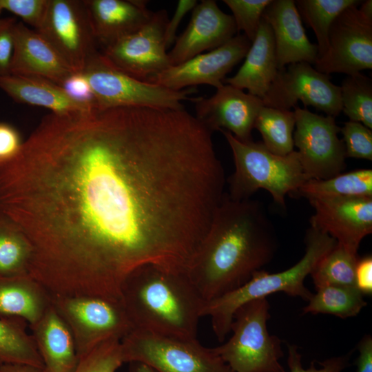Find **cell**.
I'll use <instances>...</instances> for the list:
<instances>
[{"instance_id": "cell-1", "label": "cell", "mask_w": 372, "mask_h": 372, "mask_svg": "<svg viewBox=\"0 0 372 372\" xmlns=\"http://www.w3.org/2000/svg\"><path fill=\"white\" fill-rule=\"evenodd\" d=\"M212 204L198 145L163 109L51 113L0 163V211L28 239L29 275L52 297L120 300L140 267L181 270Z\"/></svg>"}, {"instance_id": "cell-2", "label": "cell", "mask_w": 372, "mask_h": 372, "mask_svg": "<svg viewBox=\"0 0 372 372\" xmlns=\"http://www.w3.org/2000/svg\"><path fill=\"white\" fill-rule=\"evenodd\" d=\"M275 228L262 205L225 192L185 274L205 302L244 285L274 258Z\"/></svg>"}, {"instance_id": "cell-3", "label": "cell", "mask_w": 372, "mask_h": 372, "mask_svg": "<svg viewBox=\"0 0 372 372\" xmlns=\"http://www.w3.org/2000/svg\"><path fill=\"white\" fill-rule=\"evenodd\" d=\"M121 302L134 329L187 339L197 338L205 303L185 273L152 265L129 275Z\"/></svg>"}, {"instance_id": "cell-4", "label": "cell", "mask_w": 372, "mask_h": 372, "mask_svg": "<svg viewBox=\"0 0 372 372\" xmlns=\"http://www.w3.org/2000/svg\"><path fill=\"white\" fill-rule=\"evenodd\" d=\"M304 243V256L290 268L273 273L260 270L240 287L205 302L203 317L210 318L213 331L219 342H223L230 332L235 311L249 301L267 298L278 292L306 301L310 299L313 293L306 287L304 280L318 260L337 242L328 234L310 227L307 231Z\"/></svg>"}, {"instance_id": "cell-5", "label": "cell", "mask_w": 372, "mask_h": 372, "mask_svg": "<svg viewBox=\"0 0 372 372\" xmlns=\"http://www.w3.org/2000/svg\"><path fill=\"white\" fill-rule=\"evenodd\" d=\"M220 132L231 148L235 166L234 172L227 180V195L234 200L249 199L263 189L276 203L285 208L287 195L290 196L308 180L298 152L277 155L262 142H243L227 131Z\"/></svg>"}, {"instance_id": "cell-6", "label": "cell", "mask_w": 372, "mask_h": 372, "mask_svg": "<svg viewBox=\"0 0 372 372\" xmlns=\"http://www.w3.org/2000/svg\"><path fill=\"white\" fill-rule=\"evenodd\" d=\"M269 309L267 298L240 306L233 316L231 336L214 348L233 372H287L280 362L282 340L267 329Z\"/></svg>"}, {"instance_id": "cell-7", "label": "cell", "mask_w": 372, "mask_h": 372, "mask_svg": "<svg viewBox=\"0 0 372 372\" xmlns=\"http://www.w3.org/2000/svg\"><path fill=\"white\" fill-rule=\"evenodd\" d=\"M123 362H139L157 372H233L214 348L187 339L133 329L121 340Z\"/></svg>"}, {"instance_id": "cell-8", "label": "cell", "mask_w": 372, "mask_h": 372, "mask_svg": "<svg viewBox=\"0 0 372 372\" xmlns=\"http://www.w3.org/2000/svg\"><path fill=\"white\" fill-rule=\"evenodd\" d=\"M92 90L95 106L100 109L116 107H149L182 110V101L191 100L194 87L174 91L132 78L112 67L101 52L82 72Z\"/></svg>"}, {"instance_id": "cell-9", "label": "cell", "mask_w": 372, "mask_h": 372, "mask_svg": "<svg viewBox=\"0 0 372 372\" xmlns=\"http://www.w3.org/2000/svg\"><path fill=\"white\" fill-rule=\"evenodd\" d=\"M69 327L79 360L102 342L122 339L134 327L121 300L97 296L52 297Z\"/></svg>"}, {"instance_id": "cell-10", "label": "cell", "mask_w": 372, "mask_h": 372, "mask_svg": "<svg viewBox=\"0 0 372 372\" xmlns=\"http://www.w3.org/2000/svg\"><path fill=\"white\" fill-rule=\"evenodd\" d=\"M35 30L74 72H83L99 52L84 1L49 0L43 21Z\"/></svg>"}, {"instance_id": "cell-11", "label": "cell", "mask_w": 372, "mask_h": 372, "mask_svg": "<svg viewBox=\"0 0 372 372\" xmlns=\"http://www.w3.org/2000/svg\"><path fill=\"white\" fill-rule=\"evenodd\" d=\"M296 130L293 143L309 179L324 180L342 173L347 167L340 127L335 117L313 113L307 108L294 107Z\"/></svg>"}, {"instance_id": "cell-12", "label": "cell", "mask_w": 372, "mask_h": 372, "mask_svg": "<svg viewBox=\"0 0 372 372\" xmlns=\"http://www.w3.org/2000/svg\"><path fill=\"white\" fill-rule=\"evenodd\" d=\"M267 107L290 110L300 101L327 116L335 117L342 110L340 87L307 62L291 63L280 68L262 99Z\"/></svg>"}, {"instance_id": "cell-13", "label": "cell", "mask_w": 372, "mask_h": 372, "mask_svg": "<svg viewBox=\"0 0 372 372\" xmlns=\"http://www.w3.org/2000/svg\"><path fill=\"white\" fill-rule=\"evenodd\" d=\"M360 3L345 9L333 22L327 50L314 63L318 71L349 76L372 68V18L359 10Z\"/></svg>"}, {"instance_id": "cell-14", "label": "cell", "mask_w": 372, "mask_h": 372, "mask_svg": "<svg viewBox=\"0 0 372 372\" xmlns=\"http://www.w3.org/2000/svg\"><path fill=\"white\" fill-rule=\"evenodd\" d=\"M167 21L165 10L153 12L141 29L104 48L101 53L114 68L147 82L171 66L165 42Z\"/></svg>"}, {"instance_id": "cell-15", "label": "cell", "mask_w": 372, "mask_h": 372, "mask_svg": "<svg viewBox=\"0 0 372 372\" xmlns=\"http://www.w3.org/2000/svg\"><path fill=\"white\" fill-rule=\"evenodd\" d=\"M251 41L243 34L235 35L220 47L171 65L147 80L174 91L206 84L218 88L226 75L246 56Z\"/></svg>"}, {"instance_id": "cell-16", "label": "cell", "mask_w": 372, "mask_h": 372, "mask_svg": "<svg viewBox=\"0 0 372 372\" xmlns=\"http://www.w3.org/2000/svg\"><path fill=\"white\" fill-rule=\"evenodd\" d=\"M308 200L314 209L311 227L358 253L363 238L372 232V197H321Z\"/></svg>"}, {"instance_id": "cell-17", "label": "cell", "mask_w": 372, "mask_h": 372, "mask_svg": "<svg viewBox=\"0 0 372 372\" xmlns=\"http://www.w3.org/2000/svg\"><path fill=\"white\" fill-rule=\"evenodd\" d=\"M194 115L212 133L225 130L240 141L252 140L251 132L262 99L229 84L216 88L209 98L195 97Z\"/></svg>"}, {"instance_id": "cell-18", "label": "cell", "mask_w": 372, "mask_h": 372, "mask_svg": "<svg viewBox=\"0 0 372 372\" xmlns=\"http://www.w3.org/2000/svg\"><path fill=\"white\" fill-rule=\"evenodd\" d=\"M232 15L223 12L214 0H203L192 12L184 32L167 52L171 65L180 64L205 50H212L236 35Z\"/></svg>"}, {"instance_id": "cell-19", "label": "cell", "mask_w": 372, "mask_h": 372, "mask_svg": "<svg viewBox=\"0 0 372 372\" xmlns=\"http://www.w3.org/2000/svg\"><path fill=\"white\" fill-rule=\"evenodd\" d=\"M262 19L270 26L278 69L298 62L314 65L318 50L309 40L293 0H271Z\"/></svg>"}, {"instance_id": "cell-20", "label": "cell", "mask_w": 372, "mask_h": 372, "mask_svg": "<svg viewBox=\"0 0 372 372\" xmlns=\"http://www.w3.org/2000/svg\"><path fill=\"white\" fill-rule=\"evenodd\" d=\"M13 39L11 74L41 77L61 85L74 72L51 45L23 22L15 23Z\"/></svg>"}, {"instance_id": "cell-21", "label": "cell", "mask_w": 372, "mask_h": 372, "mask_svg": "<svg viewBox=\"0 0 372 372\" xmlns=\"http://www.w3.org/2000/svg\"><path fill=\"white\" fill-rule=\"evenodd\" d=\"M97 45L102 49L136 32L153 12L143 0H84Z\"/></svg>"}, {"instance_id": "cell-22", "label": "cell", "mask_w": 372, "mask_h": 372, "mask_svg": "<svg viewBox=\"0 0 372 372\" xmlns=\"http://www.w3.org/2000/svg\"><path fill=\"white\" fill-rule=\"evenodd\" d=\"M244 59L236 74L225 78L223 83L242 90L246 89L249 94L262 99L278 70L273 33L262 18Z\"/></svg>"}, {"instance_id": "cell-23", "label": "cell", "mask_w": 372, "mask_h": 372, "mask_svg": "<svg viewBox=\"0 0 372 372\" xmlns=\"http://www.w3.org/2000/svg\"><path fill=\"white\" fill-rule=\"evenodd\" d=\"M45 372H74L79 364L72 333L52 305L30 326Z\"/></svg>"}, {"instance_id": "cell-24", "label": "cell", "mask_w": 372, "mask_h": 372, "mask_svg": "<svg viewBox=\"0 0 372 372\" xmlns=\"http://www.w3.org/2000/svg\"><path fill=\"white\" fill-rule=\"evenodd\" d=\"M0 88L18 103L45 107L56 114L95 107L73 100L61 86L38 76L10 74L0 79Z\"/></svg>"}, {"instance_id": "cell-25", "label": "cell", "mask_w": 372, "mask_h": 372, "mask_svg": "<svg viewBox=\"0 0 372 372\" xmlns=\"http://www.w3.org/2000/svg\"><path fill=\"white\" fill-rule=\"evenodd\" d=\"M51 305V295L29 274L0 277V318L21 319L31 326Z\"/></svg>"}, {"instance_id": "cell-26", "label": "cell", "mask_w": 372, "mask_h": 372, "mask_svg": "<svg viewBox=\"0 0 372 372\" xmlns=\"http://www.w3.org/2000/svg\"><path fill=\"white\" fill-rule=\"evenodd\" d=\"M290 196L308 200L321 197H372V169L342 172L324 180L309 179Z\"/></svg>"}, {"instance_id": "cell-27", "label": "cell", "mask_w": 372, "mask_h": 372, "mask_svg": "<svg viewBox=\"0 0 372 372\" xmlns=\"http://www.w3.org/2000/svg\"><path fill=\"white\" fill-rule=\"evenodd\" d=\"M307 302L303 314H329L342 319L357 316L367 305L364 294L354 285L321 287Z\"/></svg>"}, {"instance_id": "cell-28", "label": "cell", "mask_w": 372, "mask_h": 372, "mask_svg": "<svg viewBox=\"0 0 372 372\" xmlns=\"http://www.w3.org/2000/svg\"><path fill=\"white\" fill-rule=\"evenodd\" d=\"M30 242L19 226L0 211V277L29 274Z\"/></svg>"}, {"instance_id": "cell-29", "label": "cell", "mask_w": 372, "mask_h": 372, "mask_svg": "<svg viewBox=\"0 0 372 372\" xmlns=\"http://www.w3.org/2000/svg\"><path fill=\"white\" fill-rule=\"evenodd\" d=\"M22 321L0 318V365L25 364L43 369L34 338Z\"/></svg>"}, {"instance_id": "cell-30", "label": "cell", "mask_w": 372, "mask_h": 372, "mask_svg": "<svg viewBox=\"0 0 372 372\" xmlns=\"http://www.w3.org/2000/svg\"><path fill=\"white\" fill-rule=\"evenodd\" d=\"M293 111L263 105L256 118L254 128L261 134L262 143L271 152L285 156L293 151Z\"/></svg>"}, {"instance_id": "cell-31", "label": "cell", "mask_w": 372, "mask_h": 372, "mask_svg": "<svg viewBox=\"0 0 372 372\" xmlns=\"http://www.w3.org/2000/svg\"><path fill=\"white\" fill-rule=\"evenodd\" d=\"M361 2L360 0L295 1L301 19L316 35L318 59L323 56L327 50L329 30L335 18L347 8Z\"/></svg>"}, {"instance_id": "cell-32", "label": "cell", "mask_w": 372, "mask_h": 372, "mask_svg": "<svg viewBox=\"0 0 372 372\" xmlns=\"http://www.w3.org/2000/svg\"><path fill=\"white\" fill-rule=\"evenodd\" d=\"M359 258L358 253L336 243L318 260L310 273L316 289L327 285L355 286Z\"/></svg>"}, {"instance_id": "cell-33", "label": "cell", "mask_w": 372, "mask_h": 372, "mask_svg": "<svg viewBox=\"0 0 372 372\" xmlns=\"http://www.w3.org/2000/svg\"><path fill=\"white\" fill-rule=\"evenodd\" d=\"M340 87L342 112L349 121L372 129V81L360 73L347 76Z\"/></svg>"}, {"instance_id": "cell-34", "label": "cell", "mask_w": 372, "mask_h": 372, "mask_svg": "<svg viewBox=\"0 0 372 372\" xmlns=\"http://www.w3.org/2000/svg\"><path fill=\"white\" fill-rule=\"evenodd\" d=\"M123 363L121 339L113 338L82 357L74 372H116Z\"/></svg>"}, {"instance_id": "cell-35", "label": "cell", "mask_w": 372, "mask_h": 372, "mask_svg": "<svg viewBox=\"0 0 372 372\" xmlns=\"http://www.w3.org/2000/svg\"><path fill=\"white\" fill-rule=\"evenodd\" d=\"M231 10L237 32L242 31L252 42L256 37L262 14L271 0H223Z\"/></svg>"}, {"instance_id": "cell-36", "label": "cell", "mask_w": 372, "mask_h": 372, "mask_svg": "<svg viewBox=\"0 0 372 372\" xmlns=\"http://www.w3.org/2000/svg\"><path fill=\"white\" fill-rule=\"evenodd\" d=\"M347 158L372 160V130L363 124L349 121L340 127Z\"/></svg>"}, {"instance_id": "cell-37", "label": "cell", "mask_w": 372, "mask_h": 372, "mask_svg": "<svg viewBox=\"0 0 372 372\" xmlns=\"http://www.w3.org/2000/svg\"><path fill=\"white\" fill-rule=\"evenodd\" d=\"M49 0H0L3 10L20 17L23 21L39 28L45 14Z\"/></svg>"}, {"instance_id": "cell-38", "label": "cell", "mask_w": 372, "mask_h": 372, "mask_svg": "<svg viewBox=\"0 0 372 372\" xmlns=\"http://www.w3.org/2000/svg\"><path fill=\"white\" fill-rule=\"evenodd\" d=\"M287 364L289 372H342L349 365L351 353L340 356H335L320 362V368H317L316 361L311 362L310 366L305 369L302 364V355L298 347L287 344Z\"/></svg>"}, {"instance_id": "cell-39", "label": "cell", "mask_w": 372, "mask_h": 372, "mask_svg": "<svg viewBox=\"0 0 372 372\" xmlns=\"http://www.w3.org/2000/svg\"><path fill=\"white\" fill-rule=\"evenodd\" d=\"M16 23L17 21L12 17L0 19V79L11 74L13 30Z\"/></svg>"}, {"instance_id": "cell-40", "label": "cell", "mask_w": 372, "mask_h": 372, "mask_svg": "<svg viewBox=\"0 0 372 372\" xmlns=\"http://www.w3.org/2000/svg\"><path fill=\"white\" fill-rule=\"evenodd\" d=\"M60 86L73 100L95 106L92 90L82 72H73Z\"/></svg>"}, {"instance_id": "cell-41", "label": "cell", "mask_w": 372, "mask_h": 372, "mask_svg": "<svg viewBox=\"0 0 372 372\" xmlns=\"http://www.w3.org/2000/svg\"><path fill=\"white\" fill-rule=\"evenodd\" d=\"M23 143L17 129L10 124L0 123V163L14 158L21 150Z\"/></svg>"}, {"instance_id": "cell-42", "label": "cell", "mask_w": 372, "mask_h": 372, "mask_svg": "<svg viewBox=\"0 0 372 372\" xmlns=\"http://www.w3.org/2000/svg\"><path fill=\"white\" fill-rule=\"evenodd\" d=\"M196 0H179L175 12L170 20L166 24L165 30V42L167 48L170 47L176 41V31L184 17L196 6Z\"/></svg>"}, {"instance_id": "cell-43", "label": "cell", "mask_w": 372, "mask_h": 372, "mask_svg": "<svg viewBox=\"0 0 372 372\" xmlns=\"http://www.w3.org/2000/svg\"><path fill=\"white\" fill-rule=\"evenodd\" d=\"M355 286L364 294L372 293V257L359 258L355 271Z\"/></svg>"}, {"instance_id": "cell-44", "label": "cell", "mask_w": 372, "mask_h": 372, "mask_svg": "<svg viewBox=\"0 0 372 372\" xmlns=\"http://www.w3.org/2000/svg\"><path fill=\"white\" fill-rule=\"evenodd\" d=\"M358 355L355 361L356 372H372V338L365 335L359 341Z\"/></svg>"}, {"instance_id": "cell-45", "label": "cell", "mask_w": 372, "mask_h": 372, "mask_svg": "<svg viewBox=\"0 0 372 372\" xmlns=\"http://www.w3.org/2000/svg\"><path fill=\"white\" fill-rule=\"evenodd\" d=\"M0 372H45L42 368L25 364H3L0 365Z\"/></svg>"}, {"instance_id": "cell-46", "label": "cell", "mask_w": 372, "mask_h": 372, "mask_svg": "<svg viewBox=\"0 0 372 372\" xmlns=\"http://www.w3.org/2000/svg\"><path fill=\"white\" fill-rule=\"evenodd\" d=\"M130 372H157L155 369L142 362H130Z\"/></svg>"}, {"instance_id": "cell-47", "label": "cell", "mask_w": 372, "mask_h": 372, "mask_svg": "<svg viewBox=\"0 0 372 372\" xmlns=\"http://www.w3.org/2000/svg\"><path fill=\"white\" fill-rule=\"evenodd\" d=\"M2 10H3V9H2V7H1V3H0V14H1V12H2Z\"/></svg>"}]
</instances>
